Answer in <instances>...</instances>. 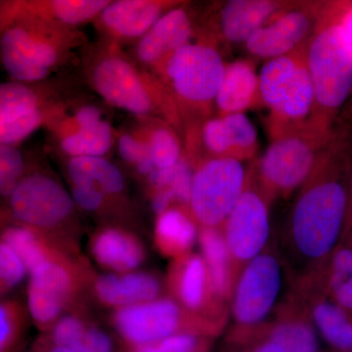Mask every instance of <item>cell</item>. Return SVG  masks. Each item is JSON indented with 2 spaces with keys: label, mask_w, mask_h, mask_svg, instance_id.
I'll return each mask as SVG.
<instances>
[{
  "label": "cell",
  "mask_w": 352,
  "mask_h": 352,
  "mask_svg": "<svg viewBox=\"0 0 352 352\" xmlns=\"http://www.w3.org/2000/svg\"><path fill=\"white\" fill-rule=\"evenodd\" d=\"M352 129L336 124L311 175L300 188L285 232V249L300 283L318 279L349 233Z\"/></svg>",
  "instance_id": "cell-1"
},
{
  "label": "cell",
  "mask_w": 352,
  "mask_h": 352,
  "mask_svg": "<svg viewBox=\"0 0 352 352\" xmlns=\"http://www.w3.org/2000/svg\"><path fill=\"white\" fill-rule=\"evenodd\" d=\"M349 2L322 4L318 22L307 45V65L314 89L308 122L333 131L338 113L352 91V46L344 29Z\"/></svg>",
  "instance_id": "cell-2"
},
{
  "label": "cell",
  "mask_w": 352,
  "mask_h": 352,
  "mask_svg": "<svg viewBox=\"0 0 352 352\" xmlns=\"http://www.w3.org/2000/svg\"><path fill=\"white\" fill-rule=\"evenodd\" d=\"M333 131H319L307 122L275 138L259 164V175L265 188L282 196L300 188L311 175Z\"/></svg>",
  "instance_id": "cell-3"
},
{
  "label": "cell",
  "mask_w": 352,
  "mask_h": 352,
  "mask_svg": "<svg viewBox=\"0 0 352 352\" xmlns=\"http://www.w3.org/2000/svg\"><path fill=\"white\" fill-rule=\"evenodd\" d=\"M283 264L274 251H263L244 266L233 287V318L240 333L258 330L281 295Z\"/></svg>",
  "instance_id": "cell-4"
},
{
  "label": "cell",
  "mask_w": 352,
  "mask_h": 352,
  "mask_svg": "<svg viewBox=\"0 0 352 352\" xmlns=\"http://www.w3.org/2000/svg\"><path fill=\"white\" fill-rule=\"evenodd\" d=\"M245 189V171L238 160L212 157L193 176L190 207L204 227L224 223Z\"/></svg>",
  "instance_id": "cell-5"
},
{
  "label": "cell",
  "mask_w": 352,
  "mask_h": 352,
  "mask_svg": "<svg viewBox=\"0 0 352 352\" xmlns=\"http://www.w3.org/2000/svg\"><path fill=\"white\" fill-rule=\"evenodd\" d=\"M64 25L17 24L0 34V61L15 82H36L50 75L60 58L52 34Z\"/></svg>",
  "instance_id": "cell-6"
},
{
  "label": "cell",
  "mask_w": 352,
  "mask_h": 352,
  "mask_svg": "<svg viewBox=\"0 0 352 352\" xmlns=\"http://www.w3.org/2000/svg\"><path fill=\"white\" fill-rule=\"evenodd\" d=\"M226 66L212 46L189 43L168 58L163 71L180 102L205 108L215 101Z\"/></svg>",
  "instance_id": "cell-7"
},
{
  "label": "cell",
  "mask_w": 352,
  "mask_h": 352,
  "mask_svg": "<svg viewBox=\"0 0 352 352\" xmlns=\"http://www.w3.org/2000/svg\"><path fill=\"white\" fill-rule=\"evenodd\" d=\"M91 82L108 103L134 115L149 116L160 109L161 95L155 82L117 53L102 57L94 65Z\"/></svg>",
  "instance_id": "cell-8"
},
{
  "label": "cell",
  "mask_w": 352,
  "mask_h": 352,
  "mask_svg": "<svg viewBox=\"0 0 352 352\" xmlns=\"http://www.w3.org/2000/svg\"><path fill=\"white\" fill-rule=\"evenodd\" d=\"M224 239L234 264H247L265 251L270 237V210L263 194L245 186L224 221Z\"/></svg>",
  "instance_id": "cell-9"
},
{
  "label": "cell",
  "mask_w": 352,
  "mask_h": 352,
  "mask_svg": "<svg viewBox=\"0 0 352 352\" xmlns=\"http://www.w3.org/2000/svg\"><path fill=\"white\" fill-rule=\"evenodd\" d=\"M322 4L278 13L245 41L251 54L274 59L305 47L318 22Z\"/></svg>",
  "instance_id": "cell-10"
},
{
  "label": "cell",
  "mask_w": 352,
  "mask_h": 352,
  "mask_svg": "<svg viewBox=\"0 0 352 352\" xmlns=\"http://www.w3.org/2000/svg\"><path fill=\"white\" fill-rule=\"evenodd\" d=\"M14 215L30 226L47 227L72 212L73 199L56 182L44 175L23 178L10 195Z\"/></svg>",
  "instance_id": "cell-11"
},
{
  "label": "cell",
  "mask_w": 352,
  "mask_h": 352,
  "mask_svg": "<svg viewBox=\"0 0 352 352\" xmlns=\"http://www.w3.org/2000/svg\"><path fill=\"white\" fill-rule=\"evenodd\" d=\"M108 0H50L0 1V34L17 24L69 27L98 17Z\"/></svg>",
  "instance_id": "cell-12"
},
{
  "label": "cell",
  "mask_w": 352,
  "mask_h": 352,
  "mask_svg": "<svg viewBox=\"0 0 352 352\" xmlns=\"http://www.w3.org/2000/svg\"><path fill=\"white\" fill-rule=\"evenodd\" d=\"M179 323V307L166 298L122 308L116 316L120 333L138 346L177 333Z\"/></svg>",
  "instance_id": "cell-13"
},
{
  "label": "cell",
  "mask_w": 352,
  "mask_h": 352,
  "mask_svg": "<svg viewBox=\"0 0 352 352\" xmlns=\"http://www.w3.org/2000/svg\"><path fill=\"white\" fill-rule=\"evenodd\" d=\"M203 139L214 157H229L241 162L254 156L258 148L256 127L244 113L208 120L204 126Z\"/></svg>",
  "instance_id": "cell-14"
},
{
  "label": "cell",
  "mask_w": 352,
  "mask_h": 352,
  "mask_svg": "<svg viewBox=\"0 0 352 352\" xmlns=\"http://www.w3.org/2000/svg\"><path fill=\"white\" fill-rule=\"evenodd\" d=\"M191 22L182 8L164 14L141 38L138 45V59L151 66H163L168 58L189 44ZM162 67V68H163Z\"/></svg>",
  "instance_id": "cell-15"
},
{
  "label": "cell",
  "mask_w": 352,
  "mask_h": 352,
  "mask_svg": "<svg viewBox=\"0 0 352 352\" xmlns=\"http://www.w3.org/2000/svg\"><path fill=\"white\" fill-rule=\"evenodd\" d=\"M305 305L319 336L332 352H352V315L331 300L316 283L302 285Z\"/></svg>",
  "instance_id": "cell-16"
},
{
  "label": "cell",
  "mask_w": 352,
  "mask_h": 352,
  "mask_svg": "<svg viewBox=\"0 0 352 352\" xmlns=\"http://www.w3.org/2000/svg\"><path fill=\"white\" fill-rule=\"evenodd\" d=\"M170 6V2L156 0H119L111 1L98 17L102 27L116 38H142Z\"/></svg>",
  "instance_id": "cell-17"
},
{
  "label": "cell",
  "mask_w": 352,
  "mask_h": 352,
  "mask_svg": "<svg viewBox=\"0 0 352 352\" xmlns=\"http://www.w3.org/2000/svg\"><path fill=\"white\" fill-rule=\"evenodd\" d=\"M29 307L38 323L52 321L61 311L69 288L68 272L56 263L46 261L32 271Z\"/></svg>",
  "instance_id": "cell-18"
},
{
  "label": "cell",
  "mask_w": 352,
  "mask_h": 352,
  "mask_svg": "<svg viewBox=\"0 0 352 352\" xmlns=\"http://www.w3.org/2000/svg\"><path fill=\"white\" fill-rule=\"evenodd\" d=\"M276 2L268 0H232L220 12V30L230 43H245L270 22L277 11Z\"/></svg>",
  "instance_id": "cell-19"
},
{
  "label": "cell",
  "mask_w": 352,
  "mask_h": 352,
  "mask_svg": "<svg viewBox=\"0 0 352 352\" xmlns=\"http://www.w3.org/2000/svg\"><path fill=\"white\" fill-rule=\"evenodd\" d=\"M258 97V75L254 65L247 60L226 65L214 101L221 113L220 116L244 113Z\"/></svg>",
  "instance_id": "cell-20"
},
{
  "label": "cell",
  "mask_w": 352,
  "mask_h": 352,
  "mask_svg": "<svg viewBox=\"0 0 352 352\" xmlns=\"http://www.w3.org/2000/svg\"><path fill=\"white\" fill-rule=\"evenodd\" d=\"M199 240L207 266L210 291L219 300H224L233 291L234 263L223 233L219 228L204 227Z\"/></svg>",
  "instance_id": "cell-21"
},
{
  "label": "cell",
  "mask_w": 352,
  "mask_h": 352,
  "mask_svg": "<svg viewBox=\"0 0 352 352\" xmlns=\"http://www.w3.org/2000/svg\"><path fill=\"white\" fill-rule=\"evenodd\" d=\"M96 292L103 302L126 307L154 300L160 284L156 278L145 273L110 274L99 278Z\"/></svg>",
  "instance_id": "cell-22"
},
{
  "label": "cell",
  "mask_w": 352,
  "mask_h": 352,
  "mask_svg": "<svg viewBox=\"0 0 352 352\" xmlns=\"http://www.w3.org/2000/svg\"><path fill=\"white\" fill-rule=\"evenodd\" d=\"M252 337L272 340L285 352H322L318 333L305 307L287 314L264 332L256 331Z\"/></svg>",
  "instance_id": "cell-23"
},
{
  "label": "cell",
  "mask_w": 352,
  "mask_h": 352,
  "mask_svg": "<svg viewBox=\"0 0 352 352\" xmlns=\"http://www.w3.org/2000/svg\"><path fill=\"white\" fill-rule=\"evenodd\" d=\"M315 283L336 305L352 315V239L346 237L333 252Z\"/></svg>",
  "instance_id": "cell-24"
},
{
  "label": "cell",
  "mask_w": 352,
  "mask_h": 352,
  "mask_svg": "<svg viewBox=\"0 0 352 352\" xmlns=\"http://www.w3.org/2000/svg\"><path fill=\"white\" fill-rule=\"evenodd\" d=\"M307 45L288 55L268 60L258 75L259 98L275 112L288 94Z\"/></svg>",
  "instance_id": "cell-25"
},
{
  "label": "cell",
  "mask_w": 352,
  "mask_h": 352,
  "mask_svg": "<svg viewBox=\"0 0 352 352\" xmlns=\"http://www.w3.org/2000/svg\"><path fill=\"white\" fill-rule=\"evenodd\" d=\"M94 254L99 263L119 271L134 270L143 259L140 245L118 230L101 233L95 240Z\"/></svg>",
  "instance_id": "cell-26"
},
{
  "label": "cell",
  "mask_w": 352,
  "mask_h": 352,
  "mask_svg": "<svg viewBox=\"0 0 352 352\" xmlns=\"http://www.w3.org/2000/svg\"><path fill=\"white\" fill-rule=\"evenodd\" d=\"M69 173L75 185H94L103 193H119L124 187L119 168L102 157H72Z\"/></svg>",
  "instance_id": "cell-27"
},
{
  "label": "cell",
  "mask_w": 352,
  "mask_h": 352,
  "mask_svg": "<svg viewBox=\"0 0 352 352\" xmlns=\"http://www.w3.org/2000/svg\"><path fill=\"white\" fill-rule=\"evenodd\" d=\"M157 242L168 254L187 251L195 243V223L182 210L168 208L160 215L156 226Z\"/></svg>",
  "instance_id": "cell-28"
},
{
  "label": "cell",
  "mask_w": 352,
  "mask_h": 352,
  "mask_svg": "<svg viewBox=\"0 0 352 352\" xmlns=\"http://www.w3.org/2000/svg\"><path fill=\"white\" fill-rule=\"evenodd\" d=\"M113 142L110 124L102 120L99 124L65 136L62 150L72 157H102L110 150Z\"/></svg>",
  "instance_id": "cell-29"
},
{
  "label": "cell",
  "mask_w": 352,
  "mask_h": 352,
  "mask_svg": "<svg viewBox=\"0 0 352 352\" xmlns=\"http://www.w3.org/2000/svg\"><path fill=\"white\" fill-rule=\"evenodd\" d=\"M39 94L28 83H0V126L41 108Z\"/></svg>",
  "instance_id": "cell-30"
},
{
  "label": "cell",
  "mask_w": 352,
  "mask_h": 352,
  "mask_svg": "<svg viewBox=\"0 0 352 352\" xmlns=\"http://www.w3.org/2000/svg\"><path fill=\"white\" fill-rule=\"evenodd\" d=\"M210 292L207 266L203 256H192L185 261L180 271L178 293L187 308L197 310L203 307Z\"/></svg>",
  "instance_id": "cell-31"
},
{
  "label": "cell",
  "mask_w": 352,
  "mask_h": 352,
  "mask_svg": "<svg viewBox=\"0 0 352 352\" xmlns=\"http://www.w3.org/2000/svg\"><path fill=\"white\" fill-rule=\"evenodd\" d=\"M2 241L15 252L27 270L31 272L47 261L38 238L30 229L25 227L7 229L2 235Z\"/></svg>",
  "instance_id": "cell-32"
},
{
  "label": "cell",
  "mask_w": 352,
  "mask_h": 352,
  "mask_svg": "<svg viewBox=\"0 0 352 352\" xmlns=\"http://www.w3.org/2000/svg\"><path fill=\"white\" fill-rule=\"evenodd\" d=\"M147 143L156 170L170 168L179 161V143L170 129H157L153 131Z\"/></svg>",
  "instance_id": "cell-33"
},
{
  "label": "cell",
  "mask_w": 352,
  "mask_h": 352,
  "mask_svg": "<svg viewBox=\"0 0 352 352\" xmlns=\"http://www.w3.org/2000/svg\"><path fill=\"white\" fill-rule=\"evenodd\" d=\"M47 118V112L41 108L20 119L0 126V145L14 146L29 138Z\"/></svg>",
  "instance_id": "cell-34"
},
{
  "label": "cell",
  "mask_w": 352,
  "mask_h": 352,
  "mask_svg": "<svg viewBox=\"0 0 352 352\" xmlns=\"http://www.w3.org/2000/svg\"><path fill=\"white\" fill-rule=\"evenodd\" d=\"M25 164L22 153L15 146L0 145V192L12 193L20 182Z\"/></svg>",
  "instance_id": "cell-35"
},
{
  "label": "cell",
  "mask_w": 352,
  "mask_h": 352,
  "mask_svg": "<svg viewBox=\"0 0 352 352\" xmlns=\"http://www.w3.org/2000/svg\"><path fill=\"white\" fill-rule=\"evenodd\" d=\"M205 346L193 333H176L136 347L135 352H204Z\"/></svg>",
  "instance_id": "cell-36"
},
{
  "label": "cell",
  "mask_w": 352,
  "mask_h": 352,
  "mask_svg": "<svg viewBox=\"0 0 352 352\" xmlns=\"http://www.w3.org/2000/svg\"><path fill=\"white\" fill-rule=\"evenodd\" d=\"M25 264L8 245L0 242V293L16 286L25 276Z\"/></svg>",
  "instance_id": "cell-37"
},
{
  "label": "cell",
  "mask_w": 352,
  "mask_h": 352,
  "mask_svg": "<svg viewBox=\"0 0 352 352\" xmlns=\"http://www.w3.org/2000/svg\"><path fill=\"white\" fill-rule=\"evenodd\" d=\"M85 330V326L78 319L66 317L58 322L53 338L58 346L74 349Z\"/></svg>",
  "instance_id": "cell-38"
},
{
  "label": "cell",
  "mask_w": 352,
  "mask_h": 352,
  "mask_svg": "<svg viewBox=\"0 0 352 352\" xmlns=\"http://www.w3.org/2000/svg\"><path fill=\"white\" fill-rule=\"evenodd\" d=\"M76 352H112V342L105 333L85 328L82 338L73 349Z\"/></svg>",
  "instance_id": "cell-39"
},
{
  "label": "cell",
  "mask_w": 352,
  "mask_h": 352,
  "mask_svg": "<svg viewBox=\"0 0 352 352\" xmlns=\"http://www.w3.org/2000/svg\"><path fill=\"white\" fill-rule=\"evenodd\" d=\"M119 153L122 160L135 164L150 157L148 143L138 140L129 134H124L120 138Z\"/></svg>",
  "instance_id": "cell-40"
},
{
  "label": "cell",
  "mask_w": 352,
  "mask_h": 352,
  "mask_svg": "<svg viewBox=\"0 0 352 352\" xmlns=\"http://www.w3.org/2000/svg\"><path fill=\"white\" fill-rule=\"evenodd\" d=\"M104 193L94 185H75L73 189L74 201L87 210H95L100 207Z\"/></svg>",
  "instance_id": "cell-41"
},
{
  "label": "cell",
  "mask_w": 352,
  "mask_h": 352,
  "mask_svg": "<svg viewBox=\"0 0 352 352\" xmlns=\"http://www.w3.org/2000/svg\"><path fill=\"white\" fill-rule=\"evenodd\" d=\"M14 338V321L10 309L0 305V352H6Z\"/></svg>",
  "instance_id": "cell-42"
},
{
  "label": "cell",
  "mask_w": 352,
  "mask_h": 352,
  "mask_svg": "<svg viewBox=\"0 0 352 352\" xmlns=\"http://www.w3.org/2000/svg\"><path fill=\"white\" fill-rule=\"evenodd\" d=\"M101 110L96 106L87 105L78 109L75 116L78 129L94 126L102 122Z\"/></svg>",
  "instance_id": "cell-43"
},
{
  "label": "cell",
  "mask_w": 352,
  "mask_h": 352,
  "mask_svg": "<svg viewBox=\"0 0 352 352\" xmlns=\"http://www.w3.org/2000/svg\"><path fill=\"white\" fill-rule=\"evenodd\" d=\"M245 352H285L279 344L263 337H254L248 340Z\"/></svg>",
  "instance_id": "cell-44"
},
{
  "label": "cell",
  "mask_w": 352,
  "mask_h": 352,
  "mask_svg": "<svg viewBox=\"0 0 352 352\" xmlns=\"http://www.w3.org/2000/svg\"><path fill=\"white\" fill-rule=\"evenodd\" d=\"M175 200L170 190H157L153 200V208L157 214L161 215L168 210L171 201Z\"/></svg>",
  "instance_id": "cell-45"
},
{
  "label": "cell",
  "mask_w": 352,
  "mask_h": 352,
  "mask_svg": "<svg viewBox=\"0 0 352 352\" xmlns=\"http://www.w3.org/2000/svg\"><path fill=\"white\" fill-rule=\"evenodd\" d=\"M344 25L352 46V3L347 8L346 14H344Z\"/></svg>",
  "instance_id": "cell-46"
},
{
  "label": "cell",
  "mask_w": 352,
  "mask_h": 352,
  "mask_svg": "<svg viewBox=\"0 0 352 352\" xmlns=\"http://www.w3.org/2000/svg\"><path fill=\"white\" fill-rule=\"evenodd\" d=\"M352 230V164L349 177V233ZM347 233V234H349Z\"/></svg>",
  "instance_id": "cell-47"
},
{
  "label": "cell",
  "mask_w": 352,
  "mask_h": 352,
  "mask_svg": "<svg viewBox=\"0 0 352 352\" xmlns=\"http://www.w3.org/2000/svg\"><path fill=\"white\" fill-rule=\"evenodd\" d=\"M346 117L347 122L346 126H349V129H352V102L351 106H349V111H347Z\"/></svg>",
  "instance_id": "cell-48"
},
{
  "label": "cell",
  "mask_w": 352,
  "mask_h": 352,
  "mask_svg": "<svg viewBox=\"0 0 352 352\" xmlns=\"http://www.w3.org/2000/svg\"><path fill=\"white\" fill-rule=\"evenodd\" d=\"M50 352H76L75 351H73V349H67V347L63 346H56L54 347V349H51Z\"/></svg>",
  "instance_id": "cell-49"
},
{
  "label": "cell",
  "mask_w": 352,
  "mask_h": 352,
  "mask_svg": "<svg viewBox=\"0 0 352 352\" xmlns=\"http://www.w3.org/2000/svg\"><path fill=\"white\" fill-rule=\"evenodd\" d=\"M347 235H349V238H351V239H352V230L351 231V232H349V234H347Z\"/></svg>",
  "instance_id": "cell-50"
}]
</instances>
